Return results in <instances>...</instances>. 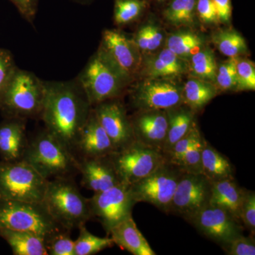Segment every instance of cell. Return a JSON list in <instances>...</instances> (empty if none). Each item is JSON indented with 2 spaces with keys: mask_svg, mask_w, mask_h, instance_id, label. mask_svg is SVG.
Listing matches in <instances>:
<instances>
[{
  "mask_svg": "<svg viewBox=\"0 0 255 255\" xmlns=\"http://www.w3.org/2000/svg\"><path fill=\"white\" fill-rule=\"evenodd\" d=\"M41 203L51 217L68 231L78 229L91 219L88 199L82 195L72 177L48 181Z\"/></svg>",
  "mask_w": 255,
  "mask_h": 255,
  "instance_id": "277c9868",
  "label": "cell"
},
{
  "mask_svg": "<svg viewBox=\"0 0 255 255\" xmlns=\"http://www.w3.org/2000/svg\"><path fill=\"white\" fill-rule=\"evenodd\" d=\"M22 159L48 180L79 173L75 154L46 129L28 142Z\"/></svg>",
  "mask_w": 255,
  "mask_h": 255,
  "instance_id": "3957f363",
  "label": "cell"
},
{
  "mask_svg": "<svg viewBox=\"0 0 255 255\" xmlns=\"http://www.w3.org/2000/svg\"><path fill=\"white\" fill-rule=\"evenodd\" d=\"M0 229L33 233L45 240L64 229L42 203L0 199Z\"/></svg>",
  "mask_w": 255,
  "mask_h": 255,
  "instance_id": "8992f818",
  "label": "cell"
},
{
  "mask_svg": "<svg viewBox=\"0 0 255 255\" xmlns=\"http://www.w3.org/2000/svg\"><path fill=\"white\" fill-rule=\"evenodd\" d=\"M109 157L121 182L128 185L147 177L167 161L162 151L136 140Z\"/></svg>",
  "mask_w": 255,
  "mask_h": 255,
  "instance_id": "9c48e42d",
  "label": "cell"
},
{
  "mask_svg": "<svg viewBox=\"0 0 255 255\" xmlns=\"http://www.w3.org/2000/svg\"><path fill=\"white\" fill-rule=\"evenodd\" d=\"M114 244L133 255H156L136 223L129 216L111 230L110 234Z\"/></svg>",
  "mask_w": 255,
  "mask_h": 255,
  "instance_id": "44dd1931",
  "label": "cell"
},
{
  "mask_svg": "<svg viewBox=\"0 0 255 255\" xmlns=\"http://www.w3.org/2000/svg\"><path fill=\"white\" fill-rule=\"evenodd\" d=\"M189 72V63L168 48L142 55L140 75L142 78L176 80Z\"/></svg>",
  "mask_w": 255,
  "mask_h": 255,
  "instance_id": "e0dca14e",
  "label": "cell"
},
{
  "mask_svg": "<svg viewBox=\"0 0 255 255\" xmlns=\"http://www.w3.org/2000/svg\"><path fill=\"white\" fill-rule=\"evenodd\" d=\"M44 99V80L18 67L0 98V112L4 118L40 119Z\"/></svg>",
  "mask_w": 255,
  "mask_h": 255,
  "instance_id": "5b68a950",
  "label": "cell"
},
{
  "mask_svg": "<svg viewBox=\"0 0 255 255\" xmlns=\"http://www.w3.org/2000/svg\"><path fill=\"white\" fill-rule=\"evenodd\" d=\"M237 87L236 92L255 91V68L251 60L241 57L237 58Z\"/></svg>",
  "mask_w": 255,
  "mask_h": 255,
  "instance_id": "8d00e7d4",
  "label": "cell"
},
{
  "mask_svg": "<svg viewBox=\"0 0 255 255\" xmlns=\"http://www.w3.org/2000/svg\"><path fill=\"white\" fill-rule=\"evenodd\" d=\"M220 23L231 22L233 6L231 0H213Z\"/></svg>",
  "mask_w": 255,
  "mask_h": 255,
  "instance_id": "ee69618b",
  "label": "cell"
},
{
  "mask_svg": "<svg viewBox=\"0 0 255 255\" xmlns=\"http://www.w3.org/2000/svg\"><path fill=\"white\" fill-rule=\"evenodd\" d=\"M45 243L48 255H75V241L70 238L68 230L55 233Z\"/></svg>",
  "mask_w": 255,
  "mask_h": 255,
  "instance_id": "d590c367",
  "label": "cell"
},
{
  "mask_svg": "<svg viewBox=\"0 0 255 255\" xmlns=\"http://www.w3.org/2000/svg\"><path fill=\"white\" fill-rule=\"evenodd\" d=\"M245 189L240 187L235 177L212 183L209 204L224 209L241 223L240 209Z\"/></svg>",
  "mask_w": 255,
  "mask_h": 255,
  "instance_id": "7402d4cb",
  "label": "cell"
},
{
  "mask_svg": "<svg viewBox=\"0 0 255 255\" xmlns=\"http://www.w3.org/2000/svg\"><path fill=\"white\" fill-rule=\"evenodd\" d=\"M26 119L4 118L0 123V157L4 162L19 160L28 145Z\"/></svg>",
  "mask_w": 255,
  "mask_h": 255,
  "instance_id": "ffe728a7",
  "label": "cell"
},
{
  "mask_svg": "<svg viewBox=\"0 0 255 255\" xmlns=\"http://www.w3.org/2000/svg\"><path fill=\"white\" fill-rule=\"evenodd\" d=\"M196 17L206 25H218L220 23L213 0H196Z\"/></svg>",
  "mask_w": 255,
  "mask_h": 255,
  "instance_id": "b9f144b4",
  "label": "cell"
},
{
  "mask_svg": "<svg viewBox=\"0 0 255 255\" xmlns=\"http://www.w3.org/2000/svg\"><path fill=\"white\" fill-rule=\"evenodd\" d=\"M165 47L189 63L191 57L206 46L204 37L196 32L182 30L166 38Z\"/></svg>",
  "mask_w": 255,
  "mask_h": 255,
  "instance_id": "4316f807",
  "label": "cell"
},
{
  "mask_svg": "<svg viewBox=\"0 0 255 255\" xmlns=\"http://www.w3.org/2000/svg\"><path fill=\"white\" fill-rule=\"evenodd\" d=\"M114 151L110 137L92 110L79 135L75 152H79L81 158H92L107 157Z\"/></svg>",
  "mask_w": 255,
  "mask_h": 255,
  "instance_id": "d6986e66",
  "label": "cell"
},
{
  "mask_svg": "<svg viewBox=\"0 0 255 255\" xmlns=\"http://www.w3.org/2000/svg\"><path fill=\"white\" fill-rule=\"evenodd\" d=\"M196 0H169L162 15L167 22L177 27L191 26L196 22Z\"/></svg>",
  "mask_w": 255,
  "mask_h": 255,
  "instance_id": "83f0119b",
  "label": "cell"
},
{
  "mask_svg": "<svg viewBox=\"0 0 255 255\" xmlns=\"http://www.w3.org/2000/svg\"><path fill=\"white\" fill-rule=\"evenodd\" d=\"M217 69L214 52L205 46L191 57L188 73L191 78L211 82L214 85Z\"/></svg>",
  "mask_w": 255,
  "mask_h": 255,
  "instance_id": "f1b7e54d",
  "label": "cell"
},
{
  "mask_svg": "<svg viewBox=\"0 0 255 255\" xmlns=\"http://www.w3.org/2000/svg\"><path fill=\"white\" fill-rule=\"evenodd\" d=\"M91 219H96L107 234L119 223L132 215L135 203L130 185L120 183L100 192L94 193L88 199Z\"/></svg>",
  "mask_w": 255,
  "mask_h": 255,
  "instance_id": "30bf717a",
  "label": "cell"
},
{
  "mask_svg": "<svg viewBox=\"0 0 255 255\" xmlns=\"http://www.w3.org/2000/svg\"><path fill=\"white\" fill-rule=\"evenodd\" d=\"M203 138L197 124H196L182 138L174 144L170 150L165 154L166 159L171 163L174 164L196 142Z\"/></svg>",
  "mask_w": 255,
  "mask_h": 255,
  "instance_id": "74e56055",
  "label": "cell"
},
{
  "mask_svg": "<svg viewBox=\"0 0 255 255\" xmlns=\"http://www.w3.org/2000/svg\"><path fill=\"white\" fill-rule=\"evenodd\" d=\"M187 221L201 235L214 242L223 250L234 238L243 234L241 223L224 209L209 204Z\"/></svg>",
  "mask_w": 255,
  "mask_h": 255,
  "instance_id": "7c38bea8",
  "label": "cell"
},
{
  "mask_svg": "<svg viewBox=\"0 0 255 255\" xmlns=\"http://www.w3.org/2000/svg\"><path fill=\"white\" fill-rule=\"evenodd\" d=\"M165 111L168 119V130L162 150L164 155L197 124L196 113L183 104Z\"/></svg>",
  "mask_w": 255,
  "mask_h": 255,
  "instance_id": "603a6c76",
  "label": "cell"
},
{
  "mask_svg": "<svg viewBox=\"0 0 255 255\" xmlns=\"http://www.w3.org/2000/svg\"><path fill=\"white\" fill-rule=\"evenodd\" d=\"M109 156L79 160V173L84 187L97 193L122 183Z\"/></svg>",
  "mask_w": 255,
  "mask_h": 255,
  "instance_id": "ac0fdd59",
  "label": "cell"
},
{
  "mask_svg": "<svg viewBox=\"0 0 255 255\" xmlns=\"http://www.w3.org/2000/svg\"><path fill=\"white\" fill-rule=\"evenodd\" d=\"M202 174L211 183L235 177L231 161L206 140L202 149Z\"/></svg>",
  "mask_w": 255,
  "mask_h": 255,
  "instance_id": "cb8c5ba5",
  "label": "cell"
},
{
  "mask_svg": "<svg viewBox=\"0 0 255 255\" xmlns=\"http://www.w3.org/2000/svg\"><path fill=\"white\" fill-rule=\"evenodd\" d=\"M182 89L175 80L142 78L130 90V105L137 111L167 110L182 105Z\"/></svg>",
  "mask_w": 255,
  "mask_h": 255,
  "instance_id": "8fae6325",
  "label": "cell"
},
{
  "mask_svg": "<svg viewBox=\"0 0 255 255\" xmlns=\"http://www.w3.org/2000/svg\"><path fill=\"white\" fill-rule=\"evenodd\" d=\"M166 38L163 29L154 21H149L139 27L132 39L142 55H146L160 49Z\"/></svg>",
  "mask_w": 255,
  "mask_h": 255,
  "instance_id": "f546056e",
  "label": "cell"
},
{
  "mask_svg": "<svg viewBox=\"0 0 255 255\" xmlns=\"http://www.w3.org/2000/svg\"><path fill=\"white\" fill-rule=\"evenodd\" d=\"M92 110L110 137L115 151L135 141L130 117L119 99L105 101L94 106Z\"/></svg>",
  "mask_w": 255,
  "mask_h": 255,
  "instance_id": "5bb4252c",
  "label": "cell"
},
{
  "mask_svg": "<svg viewBox=\"0 0 255 255\" xmlns=\"http://www.w3.org/2000/svg\"><path fill=\"white\" fill-rule=\"evenodd\" d=\"M130 119L135 140L163 150L168 130L165 110L137 111Z\"/></svg>",
  "mask_w": 255,
  "mask_h": 255,
  "instance_id": "2e32d148",
  "label": "cell"
},
{
  "mask_svg": "<svg viewBox=\"0 0 255 255\" xmlns=\"http://www.w3.org/2000/svg\"><path fill=\"white\" fill-rule=\"evenodd\" d=\"M211 38L216 48L228 58H238L248 52L246 39L235 29L220 30L215 32Z\"/></svg>",
  "mask_w": 255,
  "mask_h": 255,
  "instance_id": "4dcf8cb0",
  "label": "cell"
},
{
  "mask_svg": "<svg viewBox=\"0 0 255 255\" xmlns=\"http://www.w3.org/2000/svg\"><path fill=\"white\" fill-rule=\"evenodd\" d=\"M74 2L81 5H90L93 3L95 0H72Z\"/></svg>",
  "mask_w": 255,
  "mask_h": 255,
  "instance_id": "f6af8a7d",
  "label": "cell"
},
{
  "mask_svg": "<svg viewBox=\"0 0 255 255\" xmlns=\"http://www.w3.org/2000/svg\"><path fill=\"white\" fill-rule=\"evenodd\" d=\"M75 241V255H93L114 246L112 238H100L92 234L85 225L80 226Z\"/></svg>",
  "mask_w": 255,
  "mask_h": 255,
  "instance_id": "d6a6232c",
  "label": "cell"
},
{
  "mask_svg": "<svg viewBox=\"0 0 255 255\" xmlns=\"http://www.w3.org/2000/svg\"><path fill=\"white\" fill-rule=\"evenodd\" d=\"M205 139L196 142L174 163L185 173L202 174V149Z\"/></svg>",
  "mask_w": 255,
  "mask_h": 255,
  "instance_id": "e575fe53",
  "label": "cell"
},
{
  "mask_svg": "<svg viewBox=\"0 0 255 255\" xmlns=\"http://www.w3.org/2000/svg\"><path fill=\"white\" fill-rule=\"evenodd\" d=\"M11 3L18 13L31 25H33L38 12L40 0H8Z\"/></svg>",
  "mask_w": 255,
  "mask_h": 255,
  "instance_id": "7bdbcfd3",
  "label": "cell"
},
{
  "mask_svg": "<svg viewBox=\"0 0 255 255\" xmlns=\"http://www.w3.org/2000/svg\"><path fill=\"white\" fill-rule=\"evenodd\" d=\"M150 6L148 0H114V21L119 26L137 21Z\"/></svg>",
  "mask_w": 255,
  "mask_h": 255,
  "instance_id": "1f68e13d",
  "label": "cell"
},
{
  "mask_svg": "<svg viewBox=\"0 0 255 255\" xmlns=\"http://www.w3.org/2000/svg\"><path fill=\"white\" fill-rule=\"evenodd\" d=\"M237 58H229L218 66L214 85L219 92L236 91L237 87Z\"/></svg>",
  "mask_w": 255,
  "mask_h": 255,
  "instance_id": "836d02e7",
  "label": "cell"
},
{
  "mask_svg": "<svg viewBox=\"0 0 255 255\" xmlns=\"http://www.w3.org/2000/svg\"><path fill=\"white\" fill-rule=\"evenodd\" d=\"M218 94L219 91L214 84L190 77L183 85L182 104L197 113Z\"/></svg>",
  "mask_w": 255,
  "mask_h": 255,
  "instance_id": "484cf974",
  "label": "cell"
},
{
  "mask_svg": "<svg viewBox=\"0 0 255 255\" xmlns=\"http://www.w3.org/2000/svg\"><path fill=\"white\" fill-rule=\"evenodd\" d=\"M0 237L8 243L14 255H48L45 240L33 233L0 229Z\"/></svg>",
  "mask_w": 255,
  "mask_h": 255,
  "instance_id": "d4e9b609",
  "label": "cell"
},
{
  "mask_svg": "<svg viewBox=\"0 0 255 255\" xmlns=\"http://www.w3.org/2000/svg\"><path fill=\"white\" fill-rule=\"evenodd\" d=\"M211 189L212 183L205 176L184 172L176 188L169 214L187 221L209 204Z\"/></svg>",
  "mask_w": 255,
  "mask_h": 255,
  "instance_id": "4fadbf2b",
  "label": "cell"
},
{
  "mask_svg": "<svg viewBox=\"0 0 255 255\" xmlns=\"http://www.w3.org/2000/svg\"><path fill=\"white\" fill-rule=\"evenodd\" d=\"M40 119L46 130L75 154V145L92 107L76 79L46 81Z\"/></svg>",
  "mask_w": 255,
  "mask_h": 255,
  "instance_id": "6da1fadb",
  "label": "cell"
},
{
  "mask_svg": "<svg viewBox=\"0 0 255 255\" xmlns=\"http://www.w3.org/2000/svg\"><path fill=\"white\" fill-rule=\"evenodd\" d=\"M75 79L92 107L105 101L120 98L132 82L100 45Z\"/></svg>",
  "mask_w": 255,
  "mask_h": 255,
  "instance_id": "7a4b0ae2",
  "label": "cell"
},
{
  "mask_svg": "<svg viewBox=\"0 0 255 255\" xmlns=\"http://www.w3.org/2000/svg\"><path fill=\"white\" fill-rule=\"evenodd\" d=\"M224 251L229 255H255V236L251 235L246 237L240 235L228 245Z\"/></svg>",
  "mask_w": 255,
  "mask_h": 255,
  "instance_id": "60d3db41",
  "label": "cell"
},
{
  "mask_svg": "<svg viewBox=\"0 0 255 255\" xmlns=\"http://www.w3.org/2000/svg\"><path fill=\"white\" fill-rule=\"evenodd\" d=\"M100 45L117 66L133 82L140 74L142 55L132 38L119 30L107 29L102 33Z\"/></svg>",
  "mask_w": 255,
  "mask_h": 255,
  "instance_id": "9a60e30c",
  "label": "cell"
},
{
  "mask_svg": "<svg viewBox=\"0 0 255 255\" xmlns=\"http://www.w3.org/2000/svg\"><path fill=\"white\" fill-rule=\"evenodd\" d=\"M240 219L251 235H255V192L245 189L240 209Z\"/></svg>",
  "mask_w": 255,
  "mask_h": 255,
  "instance_id": "f35d334b",
  "label": "cell"
},
{
  "mask_svg": "<svg viewBox=\"0 0 255 255\" xmlns=\"http://www.w3.org/2000/svg\"><path fill=\"white\" fill-rule=\"evenodd\" d=\"M48 179L21 159L0 163V199L41 203Z\"/></svg>",
  "mask_w": 255,
  "mask_h": 255,
  "instance_id": "52a82bcc",
  "label": "cell"
},
{
  "mask_svg": "<svg viewBox=\"0 0 255 255\" xmlns=\"http://www.w3.org/2000/svg\"><path fill=\"white\" fill-rule=\"evenodd\" d=\"M154 1L159 3V4H163V3H167L169 0H154Z\"/></svg>",
  "mask_w": 255,
  "mask_h": 255,
  "instance_id": "bcb514c9",
  "label": "cell"
},
{
  "mask_svg": "<svg viewBox=\"0 0 255 255\" xmlns=\"http://www.w3.org/2000/svg\"><path fill=\"white\" fill-rule=\"evenodd\" d=\"M17 68L12 53L0 48V98Z\"/></svg>",
  "mask_w": 255,
  "mask_h": 255,
  "instance_id": "ab89813d",
  "label": "cell"
},
{
  "mask_svg": "<svg viewBox=\"0 0 255 255\" xmlns=\"http://www.w3.org/2000/svg\"><path fill=\"white\" fill-rule=\"evenodd\" d=\"M184 172L176 164L166 161L152 173L130 185L135 204L144 202L169 214L178 182Z\"/></svg>",
  "mask_w": 255,
  "mask_h": 255,
  "instance_id": "ba28073f",
  "label": "cell"
}]
</instances>
